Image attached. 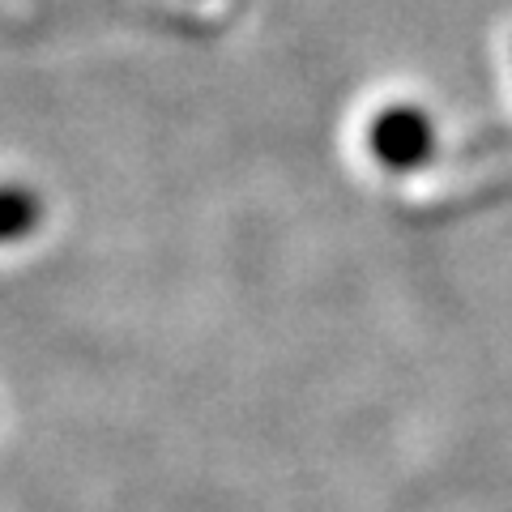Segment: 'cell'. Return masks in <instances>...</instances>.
I'll return each instance as SVG.
<instances>
[{
	"label": "cell",
	"mask_w": 512,
	"mask_h": 512,
	"mask_svg": "<svg viewBox=\"0 0 512 512\" xmlns=\"http://www.w3.org/2000/svg\"><path fill=\"white\" fill-rule=\"evenodd\" d=\"M367 150L393 175L419 171L436 154V120L414 103H393L367 120Z\"/></svg>",
	"instance_id": "obj_1"
},
{
	"label": "cell",
	"mask_w": 512,
	"mask_h": 512,
	"mask_svg": "<svg viewBox=\"0 0 512 512\" xmlns=\"http://www.w3.org/2000/svg\"><path fill=\"white\" fill-rule=\"evenodd\" d=\"M43 222V197L22 184H0V244H18Z\"/></svg>",
	"instance_id": "obj_2"
}]
</instances>
